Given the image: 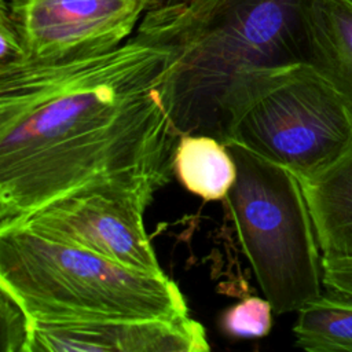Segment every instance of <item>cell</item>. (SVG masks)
I'll list each match as a JSON object with an SVG mask.
<instances>
[{
    "mask_svg": "<svg viewBox=\"0 0 352 352\" xmlns=\"http://www.w3.org/2000/svg\"><path fill=\"white\" fill-rule=\"evenodd\" d=\"M169 50L135 37L95 55L0 65V231L85 186L173 172Z\"/></svg>",
    "mask_w": 352,
    "mask_h": 352,
    "instance_id": "1",
    "label": "cell"
},
{
    "mask_svg": "<svg viewBox=\"0 0 352 352\" xmlns=\"http://www.w3.org/2000/svg\"><path fill=\"white\" fill-rule=\"evenodd\" d=\"M302 0H155L135 38L172 52L165 92L180 135L221 140L224 100L254 67L305 62Z\"/></svg>",
    "mask_w": 352,
    "mask_h": 352,
    "instance_id": "2",
    "label": "cell"
},
{
    "mask_svg": "<svg viewBox=\"0 0 352 352\" xmlns=\"http://www.w3.org/2000/svg\"><path fill=\"white\" fill-rule=\"evenodd\" d=\"M0 289L33 322L188 316L183 293L165 274L129 270L26 227L0 231Z\"/></svg>",
    "mask_w": 352,
    "mask_h": 352,
    "instance_id": "3",
    "label": "cell"
},
{
    "mask_svg": "<svg viewBox=\"0 0 352 352\" xmlns=\"http://www.w3.org/2000/svg\"><path fill=\"white\" fill-rule=\"evenodd\" d=\"M221 142L309 179L351 144L352 113L309 63L254 67L234 81L224 100Z\"/></svg>",
    "mask_w": 352,
    "mask_h": 352,
    "instance_id": "4",
    "label": "cell"
},
{
    "mask_svg": "<svg viewBox=\"0 0 352 352\" xmlns=\"http://www.w3.org/2000/svg\"><path fill=\"white\" fill-rule=\"evenodd\" d=\"M236 180L224 198L238 242L275 314L322 294V254L298 179L285 166L226 143Z\"/></svg>",
    "mask_w": 352,
    "mask_h": 352,
    "instance_id": "5",
    "label": "cell"
},
{
    "mask_svg": "<svg viewBox=\"0 0 352 352\" xmlns=\"http://www.w3.org/2000/svg\"><path fill=\"white\" fill-rule=\"evenodd\" d=\"M160 187L146 177L85 186L38 208L15 227L87 249L142 274L164 275L144 228L146 208Z\"/></svg>",
    "mask_w": 352,
    "mask_h": 352,
    "instance_id": "6",
    "label": "cell"
},
{
    "mask_svg": "<svg viewBox=\"0 0 352 352\" xmlns=\"http://www.w3.org/2000/svg\"><path fill=\"white\" fill-rule=\"evenodd\" d=\"M8 6L28 58L58 60L121 45L148 0H10Z\"/></svg>",
    "mask_w": 352,
    "mask_h": 352,
    "instance_id": "7",
    "label": "cell"
},
{
    "mask_svg": "<svg viewBox=\"0 0 352 352\" xmlns=\"http://www.w3.org/2000/svg\"><path fill=\"white\" fill-rule=\"evenodd\" d=\"M204 326L177 319H113L91 322H33L30 352H205Z\"/></svg>",
    "mask_w": 352,
    "mask_h": 352,
    "instance_id": "8",
    "label": "cell"
},
{
    "mask_svg": "<svg viewBox=\"0 0 352 352\" xmlns=\"http://www.w3.org/2000/svg\"><path fill=\"white\" fill-rule=\"evenodd\" d=\"M301 26L305 63L352 113V0H302Z\"/></svg>",
    "mask_w": 352,
    "mask_h": 352,
    "instance_id": "9",
    "label": "cell"
},
{
    "mask_svg": "<svg viewBox=\"0 0 352 352\" xmlns=\"http://www.w3.org/2000/svg\"><path fill=\"white\" fill-rule=\"evenodd\" d=\"M298 182L322 257L352 258V142L329 168Z\"/></svg>",
    "mask_w": 352,
    "mask_h": 352,
    "instance_id": "10",
    "label": "cell"
},
{
    "mask_svg": "<svg viewBox=\"0 0 352 352\" xmlns=\"http://www.w3.org/2000/svg\"><path fill=\"white\" fill-rule=\"evenodd\" d=\"M173 172L190 192L205 201H224L236 180V164L224 142L210 135H180Z\"/></svg>",
    "mask_w": 352,
    "mask_h": 352,
    "instance_id": "11",
    "label": "cell"
},
{
    "mask_svg": "<svg viewBox=\"0 0 352 352\" xmlns=\"http://www.w3.org/2000/svg\"><path fill=\"white\" fill-rule=\"evenodd\" d=\"M297 312L293 334L298 348L352 352V297L327 290Z\"/></svg>",
    "mask_w": 352,
    "mask_h": 352,
    "instance_id": "12",
    "label": "cell"
},
{
    "mask_svg": "<svg viewBox=\"0 0 352 352\" xmlns=\"http://www.w3.org/2000/svg\"><path fill=\"white\" fill-rule=\"evenodd\" d=\"M272 312V305L265 297H246L221 314L220 327L230 337H264L271 330Z\"/></svg>",
    "mask_w": 352,
    "mask_h": 352,
    "instance_id": "13",
    "label": "cell"
},
{
    "mask_svg": "<svg viewBox=\"0 0 352 352\" xmlns=\"http://www.w3.org/2000/svg\"><path fill=\"white\" fill-rule=\"evenodd\" d=\"M0 341L3 352H30L33 320L23 308L0 289Z\"/></svg>",
    "mask_w": 352,
    "mask_h": 352,
    "instance_id": "14",
    "label": "cell"
},
{
    "mask_svg": "<svg viewBox=\"0 0 352 352\" xmlns=\"http://www.w3.org/2000/svg\"><path fill=\"white\" fill-rule=\"evenodd\" d=\"M28 58L21 34L10 14L6 0L0 1V65L18 62Z\"/></svg>",
    "mask_w": 352,
    "mask_h": 352,
    "instance_id": "15",
    "label": "cell"
},
{
    "mask_svg": "<svg viewBox=\"0 0 352 352\" xmlns=\"http://www.w3.org/2000/svg\"><path fill=\"white\" fill-rule=\"evenodd\" d=\"M322 283L326 290L352 297V258L322 257Z\"/></svg>",
    "mask_w": 352,
    "mask_h": 352,
    "instance_id": "16",
    "label": "cell"
},
{
    "mask_svg": "<svg viewBox=\"0 0 352 352\" xmlns=\"http://www.w3.org/2000/svg\"><path fill=\"white\" fill-rule=\"evenodd\" d=\"M153 1H155V0H148V4H150V3H153Z\"/></svg>",
    "mask_w": 352,
    "mask_h": 352,
    "instance_id": "17",
    "label": "cell"
}]
</instances>
